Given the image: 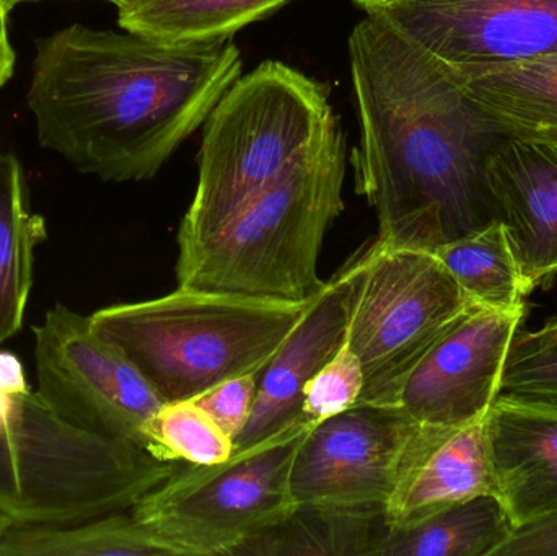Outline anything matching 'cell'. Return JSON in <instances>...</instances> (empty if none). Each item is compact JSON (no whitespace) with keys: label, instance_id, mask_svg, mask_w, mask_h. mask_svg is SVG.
<instances>
[{"label":"cell","instance_id":"1","mask_svg":"<svg viewBox=\"0 0 557 556\" xmlns=\"http://www.w3.org/2000/svg\"><path fill=\"white\" fill-rule=\"evenodd\" d=\"M349 61L360 121L349 160L376 212L375 240L434 251L494 224L486 162L503 127L385 20L357 22Z\"/></svg>","mask_w":557,"mask_h":556},{"label":"cell","instance_id":"2","mask_svg":"<svg viewBox=\"0 0 557 556\" xmlns=\"http://www.w3.org/2000/svg\"><path fill=\"white\" fill-rule=\"evenodd\" d=\"M231 39L169 45L74 23L36 41L26 103L45 149L104 182H146L242 75Z\"/></svg>","mask_w":557,"mask_h":556},{"label":"cell","instance_id":"3","mask_svg":"<svg viewBox=\"0 0 557 556\" xmlns=\"http://www.w3.org/2000/svg\"><path fill=\"white\" fill-rule=\"evenodd\" d=\"M346 136L334 116L323 136L221 231L178 250V286L276 300H308L324 235L344 211Z\"/></svg>","mask_w":557,"mask_h":556},{"label":"cell","instance_id":"4","mask_svg":"<svg viewBox=\"0 0 557 556\" xmlns=\"http://www.w3.org/2000/svg\"><path fill=\"white\" fill-rule=\"evenodd\" d=\"M318 294L294 302L178 286L157 299L103 307L90 325L163 401L188 400L228 379L261 378Z\"/></svg>","mask_w":557,"mask_h":556},{"label":"cell","instance_id":"5","mask_svg":"<svg viewBox=\"0 0 557 556\" xmlns=\"http://www.w3.org/2000/svg\"><path fill=\"white\" fill-rule=\"evenodd\" d=\"M336 116L330 88L278 61L238 77L205 123L178 250L201 244L313 146Z\"/></svg>","mask_w":557,"mask_h":556},{"label":"cell","instance_id":"6","mask_svg":"<svg viewBox=\"0 0 557 556\" xmlns=\"http://www.w3.org/2000/svg\"><path fill=\"white\" fill-rule=\"evenodd\" d=\"M176 467L65 423L33 391L0 420V512L13 526L52 528L129 511Z\"/></svg>","mask_w":557,"mask_h":556},{"label":"cell","instance_id":"7","mask_svg":"<svg viewBox=\"0 0 557 556\" xmlns=\"http://www.w3.org/2000/svg\"><path fill=\"white\" fill-rule=\"evenodd\" d=\"M314 424L301 418L215 466L178 464L131 512L186 556H234L298 508L292 469Z\"/></svg>","mask_w":557,"mask_h":556},{"label":"cell","instance_id":"8","mask_svg":"<svg viewBox=\"0 0 557 556\" xmlns=\"http://www.w3.org/2000/svg\"><path fill=\"white\" fill-rule=\"evenodd\" d=\"M354 260L347 342L366 378L359 407L392 391L474 304L431 251L373 240Z\"/></svg>","mask_w":557,"mask_h":556},{"label":"cell","instance_id":"9","mask_svg":"<svg viewBox=\"0 0 557 556\" xmlns=\"http://www.w3.org/2000/svg\"><path fill=\"white\" fill-rule=\"evenodd\" d=\"M38 388L46 408L65 423L146 450L144 428L162 407L139 369L90 325V317L52 307L33 326Z\"/></svg>","mask_w":557,"mask_h":556},{"label":"cell","instance_id":"10","mask_svg":"<svg viewBox=\"0 0 557 556\" xmlns=\"http://www.w3.org/2000/svg\"><path fill=\"white\" fill-rule=\"evenodd\" d=\"M385 20L457 82L557 54V0H354Z\"/></svg>","mask_w":557,"mask_h":556},{"label":"cell","instance_id":"11","mask_svg":"<svg viewBox=\"0 0 557 556\" xmlns=\"http://www.w3.org/2000/svg\"><path fill=\"white\" fill-rule=\"evenodd\" d=\"M421 424L395 408L352 407L314 424L292 469L298 506L383 511Z\"/></svg>","mask_w":557,"mask_h":556},{"label":"cell","instance_id":"12","mask_svg":"<svg viewBox=\"0 0 557 556\" xmlns=\"http://www.w3.org/2000/svg\"><path fill=\"white\" fill-rule=\"evenodd\" d=\"M523 313L471 306L392 391L367 407L395 408L421 427L484 420L499 397Z\"/></svg>","mask_w":557,"mask_h":556},{"label":"cell","instance_id":"13","mask_svg":"<svg viewBox=\"0 0 557 556\" xmlns=\"http://www.w3.org/2000/svg\"><path fill=\"white\" fill-rule=\"evenodd\" d=\"M487 183L530 291L557 276V143L509 136L486 162Z\"/></svg>","mask_w":557,"mask_h":556},{"label":"cell","instance_id":"14","mask_svg":"<svg viewBox=\"0 0 557 556\" xmlns=\"http://www.w3.org/2000/svg\"><path fill=\"white\" fill-rule=\"evenodd\" d=\"M354 277L352 257L326 281L307 316L264 369L250 421L235 441L234 453L255 446L305 418L301 415L305 385L346 342Z\"/></svg>","mask_w":557,"mask_h":556},{"label":"cell","instance_id":"15","mask_svg":"<svg viewBox=\"0 0 557 556\" xmlns=\"http://www.w3.org/2000/svg\"><path fill=\"white\" fill-rule=\"evenodd\" d=\"M487 456L513 526L557 512V407L499 395L484 418Z\"/></svg>","mask_w":557,"mask_h":556},{"label":"cell","instance_id":"16","mask_svg":"<svg viewBox=\"0 0 557 556\" xmlns=\"http://www.w3.org/2000/svg\"><path fill=\"white\" fill-rule=\"evenodd\" d=\"M490 493L497 495L484 420L458 428L421 427L401 479L383 509V521L386 531H395Z\"/></svg>","mask_w":557,"mask_h":556},{"label":"cell","instance_id":"17","mask_svg":"<svg viewBox=\"0 0 557 556\" xmlns=\"http://www.w3.org/2000/svg\"><path fill=\"white\" fill-rule=\"evenodd\" d=\"M458 84L509 136L557 143V54L510 62Z\"/></svg>","mask_w":557,"mask_h":556},{"label":"cell","instance_id":"18","mask_svg":"<svg viewBox=\"0 0 557 556\" xmlns=\"http://www.w3.org/2000/svg\"><path fill=\"white\" fill-rule=\"evenodd\" d=\"M513 529L503 499L490 493L386 531L372 556H494Z\"/></svg>","mask_w":557,"mask_h":556},{"label":"cell","instance_id":"19","mask_svg":"<svg viewBox=\"0 0 557 556\" xmlns=\"http://www.w3.org/2000/svg\"><path fill=\"white\" fill-rule=\"evenodd\" d=\"M46 237L45 219L29 209L22 165L0 150V345L22 329L35 251Z\"/></svg>","mask_w":557,"mask_h":556},{"label":"cell","instance_id":"20","mask_svg":"<svg viewBox=\"0 0 557 556\" xmlns=\"http://www.w3.org/2000/svg\"><path fill=\"white\" fill-rule=\"evenodd\" d=\"M292 0H127L117 23L169 45L218 42L273 15Z\"/></svg>","mask_w":557,"mask_h":556},{"label":"cell","instance_id":"21","mask_svg":"<svg viewBox=\"0 0 557 556\" xmlns=\"http://www.w3.org/2000/svg\"><path fill=\"white\" fill-rule=\"evenodd\" d=\"M0 556H186L133 512L121 511L52 528L12 526L0 539Z\"/></svg>","mask_w":557,"mask_h":556},{"label":"cell","instance_id":"22","mask_svg":"<svg viewBox=\"0 0 557 556\" xmlns=\"http://www.w3.org/2000/svg\"><path fill=\"white\" fill-rule=\"evenodd\" d=\"M385 532L383 511L298 506L281 524L240 545L234 556H372Z\"/></svg>","mask_w":557,"mask_h":556},{"label":"cell","instance_id":"23","mask_svg":"<svg viewBox=\"0 0 557 556\" xmlns=\"http://www.w3.org/2000/svg\"><path fill=\"white\" fill-rule=\"evenodd\" d=\"M435 257L474 306L525 309L532 291L523 280L509 238L499 221L468 237L435 248Z\"/></svg>","mask_w":557,"mask_h":556},{"label":"cell","instance_id":"24","mask_svg":"<svg viewBox=\"0 0 557 556\" xmlns=\"http://www.w3.org/2000/svg\"><path fill=\"white\" fill-rule=\"evenodd\" d=\"M144 441L162 462L215 466L234 454V441L195 398L163 401L147 421Z\"/></svg>","mask_w":557,"mask_h":556},{"label":"cell","instance_id":"25","mask_svg":"<svg viewBox=\"0 0 557 556\" xmlns=\"http://www.w3.org/2000/svg\"><path fill=\"white\" fill-rule=\"evenodd\" d=\"M557 407V319L513 338L500 394Z\"/></svg>","mask_w":557,"mask_h":556},{"label":"cell","instance_id":"26","mask_svg":"<svg viewBox=\"0 0 557 556\" xmlns=\"http://www.w3.org/2000/svg\"><path fill=\"white\" fill-rule=\"evenodd\" d=\"M363 387L362 362L346 338L339 351L305 385L301 415L313 423L336 417L359 401Z\"/></svg>","mask_w":557,"mask_h":556},{"label":"cell","instance_id":"27","mask_svg":"<svg viewBox=\"0 0 557 556\" xmlns=\"http://www.w3.org/2000/svg\"><path fill=\"white\" fill-rule=\"evenodd\" d=\"M258 382H260V375H240V378L228 379L195 398L214 418L215 423L227 433L234 444L250 421Z\"/></svg>","mask_w":557,"mask_h":556},{"label":"cell","instance_id":"28","mask_svg":"<svg viewBox=\"0 0 557 556\" xmlns=\"http://www.w3.org/2000/svg\"><path fill=\"white\" fill-rule=\"evenodd\" d=\"M494 556H557V512L517 526Z\"/></svg>","mask_w":557,"mask_h":556},{"label":"cell","instance_id":"29","mask_svg":"<svg viewBox=\"0 0 557 556\" xmlns=\"http://www.w3.org/2000/svg\"><path fill=\"white\" fill-rule=\"evenodd\" d=\"M0 391L12 395L28 394V381L18 356L0 349Z\"/></svg>","mask_w":557,"mask_h":556},{"label":"cell","instance_id":"30","mask_svg":"<svg viewBox=\"0 0 557 556\" xmlns=\"http://www.w3.org/2000/svg\"><path fill=\"white\" fill-rule=\"evenodd\" d=\"M13 65H15V52L12 45H0V87L12 77Z\"/></svg>","mask_w":557,"mask_h":556},{"label":"cell","instance_id":"31","mask_svg":"<svg viewBox=\"0 0 557 556\" xmlns=\"http://www.w3.org/2000/svg\"><path fill=\"white\" fill-rule=\"evenodd\" d=\"M10 9L7 5L5 0H0V45L9 46V28H7V15H9Z\"/></svg>","mask_w":557,"mask_h":556},{"label":"cell","instance_id":"32","mask_svg":"<svg viewBox=\"0 0 557 556\" xmlns=\"http://www.w3.org/2000/svg\"><path fill=\"white\" fill-rule=\"evenodd\" d=\"M7 5H9V9L12 10L13 7L18 5V3L23 2H33V0H5ZM104 2L113 3V5L120 7L123 5L124 2H127V0H104Z\"/></svg>","mask_w":557,"mask_h":556},{"label":"cell","instance_id":"33","mask_svg":"<svg viewBox=\"0 0 557 556\" xmlns=\"http://www.w3.org/2000/svg\"><path fill=\"white\" fill-rule=\"evenodd\" d=\"M13 526V522L10 521L9 518H7L5 515H2V512H0V539L3 538V535L7 534V531H9L10 528H12Z\"/></svg>","mask_w":557,"mask_h":556}]
</instances>
